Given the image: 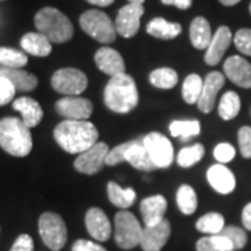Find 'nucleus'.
I'll use <instances>...</instances> for the list:
<instances>
[{
    "label": "nucleus",
    "instance_id": "nucleus-1",
    "mask_svg": "<svg viewBox=\"0 0 251 251\" xmlns=\"http://www.w3.org/2000/svg\"><path fill=\"white\" fill-rule=\"evenodd\" d=\"M53 137L59 147L69 153H81L98 143L97 127L88 120H63L56 126Z\"/></svg>",
    "mask_w": 251,
    "mask_h": 251
},
{
    "label": "nucleus",
    "instance_id": "nucleus-2",
    "mask_svg": "<svg viewBox=\"0 0 251 251\" xmlns=\"http://www.w3.org/2000/svg\"><path fill=\"white\" fill-rule=\"evenodd\" d=\"M138 98L140 97L134 78L127 73L110 77L103 91L105 105L116 113L131 112L138 105Z\"/></svg>",
    "mask_w": 251,
    "mask_h": 251
},
{
    "label": "nucleus",
    "instance_id": "nucleus-3",
    "mask_svg": "<svg viewBox=\"0 0 251 251\" xmlns=\"http://www.w3.org/2000/svg\"><path fill=\"white\" fill-rule=\"evenodd\" d=\"M31 128L17 117H4L0 120V147L10 155L24 158L32 151Z\"/></svg>",
    "mask_w": 251,
    "mask_h": 251
},
{
    "label": "nucleus",
    "instance_id": "nucleus-4",
    "mask_svg": "<svg viewBox=\"0 0 251 251\" xmlns=\"http://www.w3.org/2000/svg\"><path fill=\"white\" fill-rule=\"evenodd\" d=\"M35 27L52 44H64L74 35L72 21L54 7H44L36 13Z\"/></svg>",
    "mask_w": 251,
    "mask_h": 251
},
{
    "label": "nucleus",
    "instance_id": "nucleus-5",
    "mask_svg": "<svg viewBox=\"0 0 251 251\" xmlns=\"http://www.w3.org/2000/svg\"><path fill=\"white\" fill-rule=\"evenodd\" d=\"M82 31L100 44H112L116 39V27L108 14L100 10H88L80 17Z\"/></svg>",
    "mask_w": 251,
    "mask_h": 251
},
{
    "label": "nucleus",
    "instance_id": "nucleus-6",
    "mask_svg": "<svg viewBox=\"0 0 251 251\" xmlns=\"http://www.w3.org/2000/svg\"><path fill=\"white\" fill-rule=\"evenodd\" d=\"M143 226L128 211H120L115 216V240L123 250H131L140 246Z\"/></svg>",
    "mask_w": 251,
    "mask_h": 251
},
{
    "label": "nucleus",
    "instance_id": "nucleus-7",
    "mask_svg": "<svg viewBox=\"0 0 251 251\" xmlns=\"http://www.w3.org/2000/svg\"><path fill=\"white\" fill-rule=\"evenodd\" d=\"M39 234L46 247L52 251H59L67 242V227L63 218L54 212H45L38 222Z\"/></svg>",
    "mask_w": 251,
    "mask_h": 251
},
{
    "label": "nucleus",
    "instance_id": "nucleus-8",
    "mask_svg": "<svg viewBox=\"0 0 251 251\" xmlns=\"http://www.w3.org/2000/svg\"><path fill=\"white\" fill-rule=\"evenodd\" d=\"M50 82L53 90L64 97H78L88 87L87 75L78 69L73 67H66L54 72Z\"/></svg>",
    "mask_w": 251,
    "mask_h": 251
},
{
    "label": "nucleus",
    "instance_id": "nucleus-9",
    "mask_svg": "<svg viewBox=\"0 0 251 251\" xmlns=\"http://www.w3.org/2000/svg\"><path fill=\"white\" fill-rule=\"evenodd\" d=\"M143 145L156 168L165 169L171 166L175 159V151L172 143L165 135L152 131L144 137Z\"/></svg>",
    "mask_w": 251,
    "mask_h": 251
},
{
    "label": "nucleus",
    "instance_id": "nucleus-10",
    "mask_svg": "<svg viewBox=\"0 0 251 251\" xmlns=\"http://www.w3.org/2000/svg\"><path fill=\"white\" fill-rule=\"evenodd\" d=\"M109 148L106 143L98 141L87 151L78 153L74 161V169L82 175H95L103 169L106 165V155Z\"/></svg>",
    "mask_w": 251,
    "mask_h": 251
},
{
    "label": "nucleus",
    "instance_id": "nucleus-11",
    "mask_svg": "<svg viewBox=\"0 0 251 251\" xmlns=\"http://www.w3.org/2000/svg\"><path fill=\"white\" fill-rule=\"evenodd\" d=\"M144 4L128 3L119 10L115 20L116 32L123 38H133L140 29V21L144 16Z\"/></svg>",
    "mask_w": 251,
    "mask_h": 251
},
{
    "label": "nucleus",
    "instance_id": "nucleus-12",
    "mask_svg": "<svg viewBox=\"0 0 251 251\" xmlns=\"http://www.w3.org/2000/svg\"><path fill=\"white\" fill-rule=\"evenodd\" d=\"M56 112L66 120H88L92 115V102L81 97H64L54 105Z\"/></svg>",
    "mask_w": 251,
    "mask_h": 251
},
{
    "label": "nucleus",
    "instance_id": "nucleus-13",
    "mask_svg": "<svg viewBox=\"0 0 251 251\" xmlns=\"http://www.w3.org/2000/svg\"><path fill=\"white\" fill-rule=\"evenodd\" d=\"M171 224L168 219H163L155 226H145L140 246L144 251H161L163 246L171 237Z\"/></svg>",
    "mask_w": 251,
    "mask_h": 251
},
{
    "label": "nucleus",
    "instance_id": "nucleus-14",
    "mask_svg": "<svg viewBox=\"0 0 251 251\" xmlns=\"http://www.w3.org/2000/svg\"><path fill=\"white\" fill-rule=\"evenodd\" d=\"M225 85V75L219 72L209 73L202 84V92L198 99L197 106L202 113H211L215 108L216 97Z\"/></svg>",
    "mask_w": 251,
    "mask_h": 251
},
{
    "label": "nucleus",
    "instance_id": "nucleus-15",
    "mask_svg": "<svg viewBox=\"0 0 251 251\" xmlns=\"http://www.w3.org/2000/svg\"><path fill=\"white\" fill-rule=\"evenodd\" d=\"M233 41V35L230 28L222 25L216 29V32L212 35L211 44L208 45L205 52L204 60L208 66H216L218 63L222 60L224 54L229 49V46Z\"/></svg>",
    "mask_w": 251,
    "mask_h": 251
},
{
    "label": "nucleus",
    "instance_id": "nucleus-16",
    "mask_svg": "<svg viewBox=\"0 0 251 251\" xmlns=\"http://www.w3.org/2000/svg\"><path fill=\"white\" fill-rule=\"evenodd\" d=\"M225 75L242 88H251V64L242 56H230L224 63Z\"/></svg>",
    "mask_w": 251,
    "mask_h": 251
},
{
    "label": "nucleus",
    "instance_id": "nucleus-17",
    "mask_svg": "<svg viewBox=\"0 0 251 251\" xmlns=\"http://www.w3.org/2000/svg\"><path fill=\"white\" fill-rule=\"evenodd\" d=\"M85 226L88 233L97 242H106L112 234V225L100 208H91L85 214Z\"/></svg>",
    "mask_w": 251,
    "mask_h": 251
},
{
    "label": "nucleus",
    "instance_id": "nucleus-18",
    "mask_svg": "<svg viewBox=\"0 0 251 251\" xmlns=\"http://www.w3.org/2000/svg\"><path fill=\"white\" fill-rule=\"evenodd\" d=\"M95 63H97V67L100 72L108 74L110 77H115L117 74L126 73L125 59L122 57V54L117 50L109 48V46H103V48L97 50Z\"/></svg>",
    "mask_w": 251,
    "mask_h": 251
},
{
    "label": "nucleus",
    "instance_id": "nucleus-19",
    "mask_svg": "<svg viewBox=\"0 0 251 251\" xmlns=\"http://www.w3.org/2000/svg\"><path fill=\"white\" fill-rule=\"evenodd\" d=\"M206 179L211 187L219 194H230L236 187L234 175L222 163L212 165L206 172Z\"/></svg>",
    "mask_w": 251,
    "mask_h": 251
},
{
    "label": "nucleus",
    "instance_id": "nucleus-20",
    "mask_svg": "<svg viewBox=\"0 0 251 251\" xmlns=\"http://www.w3.org/2000/svg\"><path fill=\"white\" fill-rule=\"evenodd\" d=\"M168 202L163 196H151L144 198L140 204V211L145 226H155L165 219Z\"/></svg>",
    "mask_w": 251,
    "mask_h": 251
},
{
    "label": "nucleus",
    "instance_id": "nucleus-21",
    "mask_svg": "<svg viewBox=\"0 0 251 251\" xmlns=\"http://www.w3.org/2000/svg\"><path fill=\"white\" fill-rule=\"evenodd\" d=\"M13 109L21 113L23 122L28 128H32L41 123L44 117V110L41 105L36 102L35 99L28 98V97H21L13 102Z\"/></svg>",
    "mask_w": 251,
    "mask_h": 251
},
{
    "label": "nucleus",
    "instance_id": "nucleus-22",
    "mask_svg": "<svg viewBox=\"0 0 251 251\" xmlns=\"http://www.w3.org/2000/svg\"><path fill=\"white\" fill-rule=\"evenodd\" d=\"M125 162H128L133 168L141 172H151L156 169L143 143L130 141L125 152Z\"/></svg>",
    "mask_w": 251,
    "mask_h": 251
},
{
    "label": "nucleus",
    "instance_id": "nucleus-23",
    "mask_svg": "<svg viewBox=\"0 0 251 251\" xmlns=\"http://www.w3.org/2000/svg\"><path fill=\"white\" fill-rule=\"evenodd\" d=\"M20 45L23 50L36 57H46L52 52V42L39 32H28L21 38Z\"/></svg>",
    "mask_w": 251,
    "mask_h": 251
},
{
    "label": "nucleus",
    "instance_id": "nucleus-24",
    "mask_svg": "<svg viewBox=\"0 0 251 251\" xmlns=\"http://www.w3.org/2000/svg\"><path fill=\"white\" fill-rule=\"evenodd\" d=\"M0 75L6 77L10 82L14 85L17 91H32L35 90L38 85V78L35 74L28 73L23 69H7V67H0Z\"/></svg>",
    "mask_w": 251,
    "mask_h": 251
},
{
    "label": "nucleus",
    "instance_id": "nucleus-25",
    "mask_svg": "<svg viewBox=\"0 0 251 251\" xmlns=\"http://www.w3.org/2000/svg\"><path fill=\"white\" fill-rule=\"evenodd\" d=\"M212 32L208 20L204 17H196L190 25V41L196 49H206L211 44Z\"/></svg>",
    "mask_w": 251,
    "mask_h": 251
},
{
    "label": "nucleus",
    "instance_id": "nucleus-26",
    "mask_svg": "<svg viewBox=\"0 0 251 251\" xmlns=\"http://www.w3.org/2000/svg\"><path fill=\"white\" fill-rule=\"evenodd\" d=\"M147 32L153 38L169 41L175 39L181 34V25L177 23H171L166 21L165 18L156 17L151 20L147 25Z\"/></svg>",
    "mask_w": 251,
    "mask_h": 251
},
{
    "label": "nucleus",
    "instance_id": "nucleus-27",
    "mask_svg": "<svg viewBox=\"0 0 251 251\" xmlns=\"http://www.w3.org/2000/svg\"><path fill=\"white\" fill-rule=\"evenodd\" d=\"M108 197L109 201L120 209H127L134 204L135 191L131 187L122 188L115 181L108 183Z\"/></svg>",
    "mask_w": 251,
    "mask_h": 251
},
{
    "label": "nucleus",
    "instance_id": "nucleus-28",
    "mask_svg": "<svg viewBox=\"0 0 251 251\" xmlns=\"http://www.w3.org/2000/svg\"><path fill=\"white\" fill-rule=\"evenodd\" d=\"M240 106H242L240 97L233 91H227V92H225L224 97L219 100L218 113L224 120H232L239 115Z\"/></svg>",
    "mask_w": 251,
    "mask_h": 251
},
{
    "label": "nucleus",
    "instance_id": "nucleus-29",
    "mask_svg": "<svg viewBox=\"0 0 251 251\" xmlns=\"http://www.w3.org/2000/svg\"><path fill=\"white\" fill-rule=\"evenodd\" d=\"M176 202H177V206L181 211V214L193 215L198 205V198L194 188L188 184L180 186L179 190H177V194H176Z\"/></svg>",
    "mask_w": 251,
    "mask_h": 251
},
{
    "label": "nucleus",
    "instance_id": "nucleus-30",
    "mask_svg": "<svg viewBox=\"0 0 251 251\" xmlns=\"http://www.w3.org/2000/svg\"><path fill=\"white\" fill-rule=\"evenodd\" d=\"M179 81V75L171 67H161L150 74V82L161 90H172Z\"/></svg>",
    "mask_w": 251,
    "mask_h": 251
},
{
    "label": "nucleus",
    "instance_id": "nucleus-31",
    "mask_svg": "<svg viewBox=\"0 0 251 251\" xmlns=\"http://www.w3.org/2000/svg\"><path fill=\"white\" fill-rule=\"evenodd\" d=\"M169 131L173 137H179L183 141L196 137L201 133V125L198 120H175L169 126Z\"/></svg>",
    "mask_w": 251,
    "mask_h": 251
},
{
    "label": "nucleus",
    "instance_id": "nucleus-32",
    "mask_svg": "<svg viewBox=\"0 0 251 251\" xmlns=\"http://www.w3.org/2000/svg\"><path fill=\"white\" fill-rule=\"evenodd\" d=\"M202 84H204V80L198 74H190L186 77V80L183 82V88H181V95L186 103L188 105L197 103L202 92Z\"/></svg>",
    "mask_w": 251,
    "mask_h": 251
},
{
    "label": "nucleus",
    "instance_id": "nucleus-33",
    "mask_svg": "<svg viewBox=\"0 0 251 251\" xmlns=\"http://www.w3.org/2000/svg\"><path fill=\"white\" fill-rule=\"evenodd\" d=\"M197 251H233L234 247L229 239L222 234H209L204 236L197 242Z\"/></svg>",
    "mask_w": 251,
    "mask_h": 251
},
{
    "label": "nucleus",
    "instance_id": "nucleus-34",
    "mask_svg": "<svg viewBox=\"0 0 251 251\" xmlns=\"http://www.w3.org/2000/svg\"><path fill=\"white\" fill-rule=\"evenodd\" d=\"M196 227L202 233L219 234L225 227V218L218 212H209L198 219Z\"/></svg>",
    "mask_w": 251,
    "mask_h": 251
},
{
    "label": "nucleus",
    "instance_id": "nucleus-35",
    "mask_svg": "<svg viewBox=\"0 0 251 251\" xmlns=\"http://www.w3.org/2000/svg\"><path fill=\"white\" fill-rule=\"evenodd\" d=\"M28 63V56L13 48H0V67L21 69Z\"/></svg>",
    "mask_w": 251,
    "mask_h": 251
},
{
    "label": "nucleus",
    "instance_id": "nucleus-36",
    "mask_svg": "<svg viewBox=\"0 0 251 251\" xmlns=\"http://www.w3.org/2000/svg\"><path fill=\"white\" fill-rule=\"evenodd\" d=\"M205 153V150L202 144H194L191 147H184L181 148L177 153V163L181 168H191L197 162L202 159Z\"/></svg>",
    "mask_w": 251,
    "mask_h": 251
},
{
    "label": "nucleus",
    "instance_id": "nucleus-37",
    "mask_svg": "<svg viewBox=\"0 0 251 251\" xmlns=\"http://www.w3.org/2000/svg\"><path fill=\"white\" fill-rule=\"evenodd\" d=\"M221 234L226 239H229V242L233 244L234 250H240L247 243V234L242 227H237V226H225Z\"/></svg>",
    "mask_w": 251,
    "mask_h": 251
},
{
    "label": "nucleus",
    "instance_id": "nucleus-38",
    "mask_svg": "<svg viewBox=\"0 0 251 251\" xmlns=\"http://www.w3.org/2000/svg\"><path fill=\"white\" fill-rule=\"evenodd\" d=\"M234 46L240 53L246 56H251V29L250 28H242L236 32L233 38Z\"/></svg>",
    "mask_w": 251,
    "mask_h": 251
},
{
    "label": "nucleus",
    "instance_id": "nucleus-39",
    "mask_svg": "<svg viewBox=\"0 0 251 251\" xmlns=\"http://www.w3.org/2000/svg\"><path fill=\"white\" fill-rule=\"evenodd\" d=\"M214 156L219 163H229L230 161H233L236 156V150L233 145H230L229 143H221L218 144L214 150Z\"/></svg>",
    "mask_w": 251,
    "mask_h": 251
},
{
    "label": "nucleus",
    "instance_id": "nucleus-40",
    "mask_svg": "<svg viewBox=\"0 0 251 251\" xmlns=\"http://www.w3.org/2000/svg\"><path fill=\"white\" fill-rule=\"evenodd\" d=\"M237 140H239V148L240 152L244 158L250 159L251 158V127L244 126L239 130L237 134Z\"/></svg>",
    "mask_w": 251,
    "mask_h": 251
},
{
    "label": "nucleus",
    "instance_id": "nucleus-41",
    "mask_svg": "<svg viewBox=\"0 0 251 251\" xmlns=\"http://www.w3.org/2000/svg\"><path fill=\"white\" fill-rule=\"evenodd\" d=\"M16 91L17 90L14 88V85L10 82V80L0 75V106L10 103L11 99H14Z\"/></svg>",
    "mask_w": 251,
    "mask_h": 251
},
{
    "label": "nucleus",
    "instance_id": "nucleus-42",
    "mask_svg": "<svg viewBox=\"0 0 251 251\" xmlns=\"http://www.w3.org/2000/svg\"><path fill=\"white\" fill-rule=\"evenodd\" d=\"M127 147H128V143H125L115 147L113 150H109L106 155V166H116L119 163L125 162V152Z\"/></svg>",
    "mask_w": 251,
    "mask_h": 251
},
{
    "label": "nucleus",
    "instance_id": "nucleus-43",
    "mask_svg": "<svg viewBox=\"0 0 251 251\" xmlns=\"http://www.w3.org/2000/svg\"><path fill=\"white\" fill-rule=\"evenodd\" d=\"M10 251H34V240L29 234H20Z\"/></svg>",
    "mask_w": 251,
    "mask_h": 251
},
{
    "label": "nucleus",
    "instance_id": "nucleus-44",
    "mask_svg": "<svg viewBox=\"0 0 251 251\" xmlns=\"http://www.w3.org/2000/svg\"><path fill=\"white\" fill-rule=\"evenodd\" d=\"M73 251H108L105 247H102L100 244L95 242H91V240H77V242L73 244Z\"/></svg>",
    "mask_w": 251,
    "mask_h": 251
},
{
    "label": "nucleus",
    "instance_id": "nucleus-45",
    "mask_svg": "<svg viewBox=\"0 0 251 251\" xmlns=\"http://www.w3.org/2000/svg\"><path fill=\"white\" fill-rule=\"evenodd\" d=\"M161 1L166 6H175L180 10L190 9L193 4V0H161Z\"/></svg>",
    "mask_w": 251,
    "mask_h": 251
},
{
    "label": "nucleus",
    "instance_id": "nucleus-46",
    "mask_svg": "<svg viewBox=\"0 0 251 251\" xmlns=\"http://www.w3.org/2000/svg\"><path fill=\"white\" fill-rule=\"evenodd\" d=\"M242 221L243 225H244V227L251 232V202H249L247 205L243 208Z\"/></svg>",
    "mask_w": 251,
    "mask_h": 251
},
{
    "label": "nucleus",
    "instance_id": "nucleus-47",
    "mask_svg": "<svg viewBox=\"0 0 251 251\" xmlns=\"http://www.w3.org/2000/svg\"><path fill=\"white\" fill-rule=\"evenodd\" d=\"M87 1L98 7H106V6H110L115 0H87Z\"/></svg>",
    "mask_w": 251,
    "mask_h": 251
},
{
    "label": "nucleus",
    "instance_id": "nucleus-48",
    "mask_svg": "<svg viewBox=\"0 0 251 251\" xmlns=\"http://www.w3.org/2000/svg\"><path fill=\"white\" fill-rule=\"evenodd\" d=\"M224 6H227V7H230V6H234V4H237L240 0H219Z\"/></svg>",
    "mask_w": 251,
    "mask_h": 251
},
{
    "label": "nucleus",
    "instance_id": "nucleus-49",
    "mask_svg": "<svg viewBox=\"0 0 251 251\" xmlns=\"http://www.w3.org/2000/svg\"><path fill=\"white\" fill-rule=\"evenodd\" d=\"M145 0H128V3H137V4H144Z\"/></svg>",
    "mask_w": 251,
    "mask_h": 251
},
{
    "label": "nucleus",
    "instance_id": "nucleus-50",
    "mask_svg": "<svg viewBox=\"0 0 251 251\" xmlns=\"http://www.w3.org/2000/svg\"><path fill=\"white\" fill-rule=\"evenodd\" d=\"M249 10H250V14H251V3H250V6H249Z\"/></svg>",
    "mask_w": 251,
    "mask_h": 251
}]
</instances>
